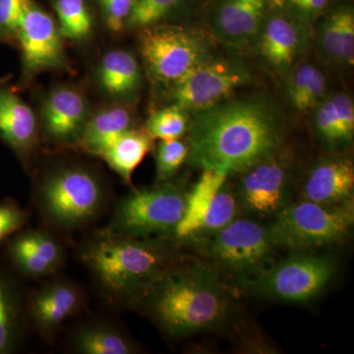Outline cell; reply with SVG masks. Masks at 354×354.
Returning a JSON list of instances; mask_svg holds the SVG:
<instances>
[{
  "mask_svg": "<svg viewBox=\"0 0 354 354\" xmlns=\"http://www.w3.org/2000/svg\"><path fill=\"white\" fill-rule=\"evenodd\" d=\"M131 114L127 109L114 106L104 109L86 121L78 141L86 152L97 156L114 139L131 128Z\"/></svg>",
  "mask_w": 354,
  "mask_h": 354,
  "instance_id": "cb8c5ba5",
  "label": "cell"
},
{
  "mask_svg": "<svg viewBox=\"0 0 354 354\" xmlns=\"http://www.w3.org/2000/svg\"><path fill=\"white\" fill-rule=\"evenodd\" d=\"M142 30V57L157 82L171 85L208 59L204 41L184 28L153 25Z\"/></svg>",
  "mask_w": 354,
  "mask_h": 354,
  "instance_id": "9c48e42d",
  "label": "cell"
},
{
  "mask_svg": "<svg viewBox=\"0 0 354 354\" xmlns=\"http://www.w3.org/2000/svg\"><path fill=\"white\" fill-rule=\"evenodd\" d=\"M131 304L165 334L184 337L221 326L230 314L232 298L209 268L174 263Z\"/></svg>",
  "mask_w": 354,
  "mask_h": 354,
  "instance_id": "7a4b0ae2",
  "label": "cell"
},
{
  "mask_svg": "<svg viewBox=\"0 0 354 354\" xmlns=\"http://www.w3.org/2000/svg\"><path fill=\"white\" fill-rule=\"evenodd\" d=\"M270 0H220L212 15L216 38L232 46H242L258 34Z\"/></svg>",
  "mask_w": 354,
  "mask_h": 354,
  "instance_id": "2e32d148",
  "label": "cell"
},
{
  "mask_svg": "<svg viewBox=\"0 0 354 354\" xmlns=\"http://www.w3.org/2000/svg\"><path fill=\"white\" fill-rule=\"evenodd\" d=\"M16 36L27 74L55 69L64 64L62 36L55 21L32 0H26Z\"/></svg>",
  "mask_w": 354,
  "mask_h": 354,
  "instance_id": "4fadbf2b",
  "label": "cell"
},
{
  "mask_svg": "<svg viewBox=\"0 0 354 354\" xmlns=\"http://www.w3.org/2000/svg\"><path fill=\"white\" fill-rule=\"evenodd\" d=\"M83 305L84 295L78 286L66 279H55L31 295L28 314L39 334L50 339Z\"/></svg>",
  "mask_w": 354,
  "mask_h": 354,
  "instance_id": "9a60e30c",
  "label": "cell"
},
{
  "mask_svg": "<svg viewBox=\"0 0 354 354\" xmlns=\"http://www.w3.org/2000/svg\"><path fill=\"white\" fill-rule=\"evenodd\" d=\"M258 48L263 58L278 69H286L297 59L301 46L300 31L283 14L266 17L261 26Z\"/></svg>",
  "mask_w": 354,
  "mask_h": 354,
  "instance_id": "ffe728a7",
  "label": "cell"
},
{
  "mask_svg": "<svg viewBox=\"0 0 354 354\" xmlns=\"http://www.w3.org/2000/svg\"><path fill=\"white\" fill-rule=\"evenodd\" d=\"M97 2L111 31L120 32L127 27L133 0H97Z\"/></svg>",
  "mask_w": 354,
  "mask_h": 354,
  "instance_id": "d6a6232c",
  "label": "cell"
},
{
  "mask_svg": "<svg viewBox=\"0 0 354 354\" xmlns=\"http://www.w3.org/2000/svg\"><path fill=\"white\" fill-rule=\"evenodd\" d=\"M38 136L36 116L21 97L0 88V139L19 155L34 148Z\"/></svg>",
  "mask_w": 354,
  "mask_h": 354,
  "instance_id": "d6986e66",
  "label": "cell"
},
{
  "mask_svg": "<svg viewBox=\"0 0 354 354\" xmlns=\"http://www.w3.org/2000/svg\"><path fill=\"white\" fill-rule=\"evenodd\" d=\"M72 349L81 354H132L137 353L134 342L111 324H84L74 332Z\"/></svg>",
  "mask_w": 354,
  "mask_h": 354,
  "instance_id": "603a6c76",
  "label": "cell"
},
{
  "mask_svg": "<svg viewBox=\"0 0 354 354\" xmlns=\"http://www.w3.org/2000/svg\"><path fill=\"white\" fill-rule=\"evenodd\" d=\"M337 272L333 258L297 252L266 267L247 286L258 295L286 302H306L320 295Z\"/></svg>",
  "mask_w": 354,
  "mask_h": 354,
  "instance_id": "52a82bcc",
  "label": "cell"
},
{
  "mask_svg": "<svg viewBox=\"0 0 354 354\" xmlns=\"http://www.w3.org/2000/svg\"><path fill=\"white\" fill-rule=\"evenodd\" d=\"M249 80L248 70L237 62L208 58L171 84L169 97L174 106L195 113L225 101Z\"/></svg>",
  "mask_w": 354,
  "mask_h": 354,
  "instance_id": "8fae6325",
  "label": "cell"
},
{
  "mask_svg": "<svg viewBox=\"0 0 354 354\" xmlns=\"http://www.w3.org/2000/svg\"><path fill=\"white\" fill-rule=\"evenodd\" d=\"M341 64L346 66L354 64V13L353 8L346 7L341 32Z\"/></svg>",
  "mask_w": 354,
  "mask_h": 354,
  "instance_id": "8d00e7d4",
  "label": "cell"
},
{
  "mask_svg": "<svg viewBox=\"0 0 354 354\" xmlns=\"http://www.w3.org/2000/svg\"><path fill=\"white\" fill-rule=\"evenodd\" d=\"M187 195L181 184L169 180L134 190L118 203L104 230L135 239L171 236L183 220Z\"/></svg>",
  "mask_w": 354,
  "mask_h": 354,
  "instance_id": "5b68a950",
  "label": "cell"
},
{
  "mask_svg": "<svg viewBox=\"0 0 354 354\" xmlns=\"http://www.w3.org/2000/svg\"><path fill=\"white\" fill-rule=\"evenodd\" d=\"M330 0H276L290 8L300 19L310 20L316 17L328 6Z\"/></svg>",
  "mask_w": 354,
  "mask_h": 354,
  "instance_id": "74e56055",
  "label": "cell"
},
{
  "mask_svg": "<svg viewBox=\"0 0 354 354\" xmlns=\"http://www.w3.org/2000/svg\"><path fill=\"white\" fill-rule=\"evenodd\" d=\"M79 256L106 297L128 304L174 264L169 247L157 239H135L106 230L86 241Z\"/></svg>",
  "mask_w": 354,
  "mask_h": 354,
  "instance_id": "3957f363",
  "label": "cell"
},
{
  "mask_svg": "<svg viewBox=\"0 0 354 354\" xmlns=\"http://www.w3.org/2000/svg\"><path fill=\"white\" fill-rule=\"evenodd\" d=\"M153 137L147 129L129 128L97 153L109 167L125 181H131L133 172L152 150Z\"/></svg>",
  "mask_w": 354,
  "mask_h": 354,
  "instance_id": "44dd1931",
  "label": "cell"
},
{
  "mask_svg": "<svg viewBox=\"0 0 354 354\" xmlns=\"http://www.w3.org/2000/svg\"><path fill=\"white\" fill-rule=\"evenodd\" d=\"M26 0H0V39L17 32Z\"/></svg>",
  "mask_w": 354,
  "mask_h": 354,
  "instance_id": "e575fe53",
  "label": "cell"
},
{
  "mask_svg": "<svg viewBox=\"0 0 354 354\" xmlns=\"http://www.w3.org/2000/svg\"><path fill=\"white\" fill-rule=\"evenodd\" d=\"M276 248L268 225L236 218L209 235L206 251L216 267L249 279L267 267L266 263Z\"/></svg>",
  "mask_w": 354,
  "mask_h": 354,
  "instance_id": "ba28073f",
  "label": "cell"
},
{
  "mask_svg": "<svg viewBox=\"0 0 354 354\" xmlns=\"http://www.w3.org/2000/svg\"><path fill=\"white\" fill-rule=\"evenodd\" d=\"M189 127L187 113L172 104L151 115L146 129L153 138L171 140L181 138Z\"/></svg>",
  "mask_w": 354,
  "mask_h": 354,
  "instance_id": "4316f807",
  "label": "cell"
},
{
  "mask_svg": "<svg viewBox=\"0 0 354 354\" xmlns=\"http://www.w3.org/2000/svg\"><path fill=\"white\" fill-rule=\"evenodd\" d=\"M353 223V199L332 206L301 200L290 203L268 227L277 247L302 251L344 241Z\"/></svg>",
  "mask_w": 354,
  "mask_h": 354,
  "instance_id": "8992f818",
  "label": "cell"
},
{
  "mask_svg": "<svg viewBox=\"0 0 354 354\" xmlns=\"http://www.w3.org/2000/svg\"><path fill=\"white\" fill-rule=\"evenodd\" d=\"M7 259L29 278L55 274L64 262V249L53 234L44 230H20L7 241Z\"/></svg>",
  "mask_w": 354,
  "mask_h": 354,
  "instance_id": "5bb4252c",
  "label": "cell"
},
{
  "mask_svg": "<svg viewBox=\"0 0 354 354\" xmlns=\"http://www.w3.org/2000/svg\"><path fill=\"white\" fill-rule=\"evenodd\" d=\"M346 6L339 7L328 14L319 31V41L325 55L332 62L341 64V32Z\"/></svg>",
  "mask_w": 354,
  "mask_h": 354,
  "instance_id": "4dcf8cb0",
  "label": "cell"
},
{
  "mask_svg": "<svg viewBox=\"0 0 354 354\" xmlns=\"http://www.w3.org/2000/svg\"><path fill=\"white\" fill-rule=\"evenodd\" d=\"M39 213L59 232L80 230L104 208L106 194L100 179L82 167H62L50 172L36 191Z\"/></svg>",
  "mask_w": 354,
  "mask_h": 354,
  "instance_id": "277c9868",
  "label": "cell"
},
{
  "mask_svg": "<svg viewBox=\"0 0 354 354\" xmlns=\"http://www.w3.org/2000/svg\"><path fill=\"white\" fill-rule=\"evenodd\" d=\"M316 70V67L311 64H300L290 77L288 88V99L293 108L297 111L300 108L304 95L308 90Z\"/></svg>",
  "mask_w": 354,
  "mask_h": 354,
  "instance_id": "836d02e7",
  "label": "cell"
},
{
  "mask_svg": "<svg viewBox=\"0 0 354 354\" xmlns=\"http://www.w3.org/2000/svg\"><path fill=\"white\" fill-rule=\"evenodd\" d=\"M57 26L64 38L82 41L93 30V17L85 0H55Z\"/></svg>",
  "mask_w": 354,
  "mask_h": 354,
  "instance_id": "484cf974",
  "label": "cell"
},
{
  "mask_svg": "<svg viewBox=\"0 0 354 354\" xmlns=\"http://www.w3.org/2000/svg\"><path fill=\"white\" fill-rule=\"evenodd\" d=\"M28 218L29 214L17 202L13 200L0 202V243L22 230Z\"/></svg>",
  "mask_w": 354,
  "mask_h": 354,
  "instance_id": "1f68e13d",
  "label": "cell"
},
{
  "mask_svg": "<svg viewBox=\"0 0 354 354\" xmlns=\"http://www.w3.org/2000/svg\"><path fill=\"white\" fill-rule=\"evenodd\" d=\"M239 174L235 195L239 209L247 215L276 216L290 204V174L281 152Z\"/></svg>",
  "mask_w": 354,
  "mask_h": 354,
  "instance_id": "7c38bea8",
  "label": "cell"
},
{
  "mask_svg": "<svg viewBox=\"0 0 354 354\" xmlns=\"http://www.w3.org/2000/svg\"><path fill=\"white\" fill-rule=\"evenodd\" d=\"M334 104L335 113L346 143H349L354 135V104L351 95L339 93L330 97Z\"/></svg>",
  "mask_w": 354,
  "mask_h": 354,
  "instance_id": "d590c367",
  "label": "cell"
},
{
  "mask_svg": "<svg viewBox=\"0 0 354 354\" xmlns=\"http://www.w3.org/2000/svg\"><path fill=\"white\" fill-rule=\"evenodd\" d=\"M228 176L225 172L203 169L188 192L183 220L174 232L176 239L209 236L236 218L239 203L228 186Z\"/></svg>",
  "mask_w": 354,
  "mask_h": 354,
  "instance_id": "30bf717a",
  "label": "cell"
},
{
  "mask_svg": "<svg viewBox=\"0 0 354 354\" xmlns=\"http://www.w3.org/2000/svg\"><path fill=\"white\" fill-rule=\"evenodd\" d=\"M181 0H133L127 27L144 29L171 15L180 6Z\"/></svg>",
  "mask_w": 354,
  "mask_h": 354,
  "instance_id": "f1b7e54d",
  "label": "cell"
},
{
  "mask_svg": "<svg viewBox=\"0 0 354 354\" xmlns=\"http://www.w3.org/2000/svg\"><path fill=\"white\" fill-rule=\"evenodd\" d=\"M286 128L283 115L271 102L227 99L193 113L187 160L202 171L239 174L283 152Z\"/></svg>",
  "mask_w": 354,
  "mask_h": 354,
  "instance_id": "6da1fadb",
  "label": "cell"
},
{
  "mask_svg": "<svg viewBox=\"0 0 354 354\" xmlns=\"http://www.w3.org/2000/svg\"><path fill=\"white\" fill-rule=\"evenodd\" d=\"M41 115L48 136L57 143L68 144L80 138L87 121V104L80 93L59 88L46 97Z\"/></svg>",
  "mask_w": 354,
  "mask_h": 354,
  "instance_id": "e0dca14e",
  "label": "cell"
},
{
  "mask_svg": "<svg viewBox=\"0 0 354 354\" xmlns=\"http://www.w3.org/2000/svg\"><path fill=\"white\" fill-rule=\"evenodd\" d=\"M314 124H315V129L319 137L327 145L335 148V147L346 144L337 113H335V106L330 97L323 100L317 106Z\"/></svg>",
  "mask_w": 354,
  "mask_h": 354,
  "instance_id": "f546056e",
  "label": "cell"
},
{
  "mask_svg": "<svg viewBox=\"0 0 354 354\" xmlns=\"http://www.w3.org/2000/svg\"><path fill=\"white\" fill-rule=\"evenodd\" d=\"M354 167L346 158H327L318 162L305 180L304 201L325 206L353 199Z\"/></svg>",
  "mask_w": 354,
  "mask_h": 354,
  "instance_id": "ac0fdd59",
  "label": "cell"
},
{
  "mask_svg": "<svg viewBox=\"0 0 354 354\" xmlns=\"http://www.w3.org/2000/svg\"><path fill=\"white\" fill-rule=\"evenodd\" d=\"M22 330L19 293L8 274L0 268V354H11L17 351Z\"/></svg>",
  "mask_w": 354,
  "mask_h": 354,
  "instance_id": "d4e9b609",
  "label": "cell"
},
{
  "mask_svg": "<svg viewBox=\"0 0 354 354\" xmlns=\"http://www.w3.org/2000/svg\"><path fill=\"white\" fill-rule=\"evenodd\" d=\"M97 80L102 90L111 97H129L141 82L138 62L127 51H109L100 62Z\"/></svg>",
  "mask_w": 354,
  "mask_h": 354,
  "instance_id": "7402d4cb",
  "label": "cell"
},
{
  "mask_svg": "<svg viewBox=\"0 0 354 354\" xmlns=\"http://www.w3.org/2000/svg\"><path fill=\"white\" fill-rule=\"evenodd\" d=\"M189 155V146L181 138L160 140L156 151L157 177L165 183L176 176Z\"/></svg>",
  "mask_w": 354,
  "mask_h": 354,
  "instance_id": "83f0119b",
  "label": "cell"
}]
</instances>
